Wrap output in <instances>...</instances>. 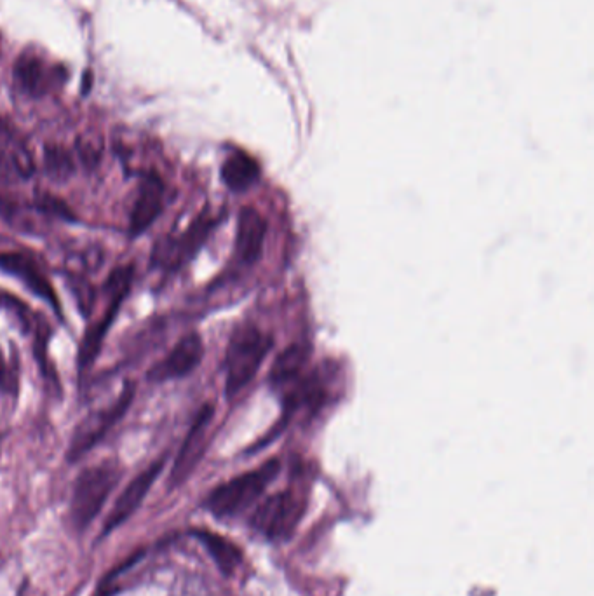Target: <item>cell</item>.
I'll list each match as a JSON object with an SVG mask.
<instances>
[{
  "label": "cell",
  "mask_w": 594,
  "mask_h": 596,
  "mask_svg": "<svg viewBox=\"0 0 594 596\" xmlns=\"http://www.w3.org/2000/svg\"><path fill=\"white\" fill-rule=\"evenodd\" d=\"M192 536L201 541L213 558V562L216 563V567L222 570V574L225 576H232L243 562V551L227 537L210 532V530H194Z\"/></svg>",
  "instance_id": "obj_17"
},
{
  "label": "cell",
  "mask_w": 594,
  "mask_h": 596,
  "mask_svg": "<svg viewBox=\"0 0 594 596\" xmlns=\"http://www.w3.org/2000/svg\"><path fill=\"white\" fill-rule=\"evenodd\" d=\"M135 391V384L126 382L112 405H108L107 408H102L82 420L72 434L67 452L68 461H79L81 457L88 454L89 450H93L114 429V426H117V422L128 414L129 407L135 398Z\"/></svg>",
  "instance_id": "obj_5"
},
{
  "label": "cell",
  "mask_w": 594,
  "mask_h": 596,
  "mask_svg": "<svg viewBox=\"0 0 594 596\" xmlns=\"http://www.w3.org/2000/svg\"><path fill=\"white\" fill-rule=\"evenodd\" d=\"M0 309L13 312L21 325L25 326L27 330H30V326H32V321H30V311H28L27 305L23 304L21 300L13 297V295H9L7 292H0Z\"/></svg>",
  "instance_id": "obj_22"
},
{
  "label": "cell",
  "mask_w": 594,
  "mask_h": 596,
  "mask_svg": "<svg viewBox=\"0 0 594 596\" xmlns=\"http://www.w3.org/2000/svg\"><path fill=\"white\" fill-rule=\"evenodd\" d=\"M0 386L4 387L6 391H14V379L11 377L9 366L2 358V353H0Z\"/></svg>",
  "instance_id": "obj_23"
},
{
  "label": "cell",
  "mask_w": 594,
  "mask_h": 596,
  "mask_svg": "<svg viewBox=\"0 0 594 596\" xmlns=\"http://www.w3.org/2000/svg\"><path fill=\"white\" fill-rule=\"evenodd\" d=\"M133 278H135L133 265H121L110 272V276L103 285V293L107 295L105 311L93 325L89 326L88 332L84 333V339H82L81 349H79V372L84 373L89 370V366L93 365L98 358V354L102 351L103 340L107 337L110 326L114 325L115 318L121 311V305L128 297Z\"/></svg>",
  "instance_id": "obj_3"
},
{
  "label": "cell",
  "mask_w": 594,
  "mask_h": 596,
  "mask_svg": "<svg viewBox=\"0 0 594 596\" xmlns=\"http://www.w3.org/2000/svg\"><path fill=\"white\" fill-rule=\"evenodd\" d=\"M14 79L18 88L28 96H44L56 84V79L49 74L46 63L37 55L25 53L14 65Z\"/></svg>",
  "instance_id": "obj_15"
},
{
  "label": "cell",
  "mask_w": 594,
  "mask_h": 596,
  "mask_svg": "<svg viewBox=\"0 0 594 596\" xmlns=\"http://www.w3.org/2000/svg\"><path fill=\"white\" fill-rule=\"evenodd\" d=\"M164 464H166L164 457H161L159 461L152 462L149 468L142 471L136 478H133L128 487L124 488V492L117 497L114 508H112L110 515L107 516V520L103 523L102 537L112 534L114 530L121 527L122 523L128 522L129 518L135 515L138 508L145 501V497L149 494L150 488H152V485L156 483L157 478L161 475Z\"/></svg>",
  "instance_id": "obj_11"
},
{
  "label": "cell",
  "mask_w": 594,
  "mask_h": 596,
  "mask_svg": "<svg viewBox=\"0 0 594 596\" xmlns=\"http://www.w3.org/2000/svg\"><path fill=\"white\" fill-rule=\"evenodd\" d=\"M204 358V344L201 335L196 332L185 335L176 342V346L169 351L166 358L150 368L147 379L150 382H168V380L182 379L194 372L201 365Z\"/></svg>",
  "instance_id": "obj_10"
},
{
  "label": "cell",
  "mask_w": 594,
  "mask_h": 596,
  "mask_svg": "<svg viewBox=\"0 0 594 596\" xmlns=\"http://www.w3.org/2000/svg\"><path fill=\"white\" fill-rule=\"evenodd\" d=\"M304 511L305 502L302 501V497L288 490L279 492L267 497L255 509L251 516V527L269 541H286L297 530Z\"/></svg>",
  "instance_id": "obj_6"
},
{
  "label": "cell",
  "mask_w": 594,
  "mask_h": 596,
  "mask_svg": "<svg viewBox=\"0 0 594 596\" xmlns=\"http://www.w3.org/2000/svg\"><path fill=\"white\" fill-rule=\"evenodd\" d=\"M164 204H166V185L162 182V178L157 173H145L129 215V234L133 238L142 236L143 232L161 217Z\"/></svg>",
  "instance_id": "obj_12"
},
{
  "label": "cell",
  "mask_w": 594,
  "mask_h": 596,
  "mask_svg": "<svg viewBox=\"0 0 594 596\" xmlns=\"http://www.w3.org/2000/svg\"><path fill=\"white\" fill-rule=\"evenodd\" d=\"M77 154L81 157L82 163L93 168L100 163V157H102V140L91 138V136H81L77 140Z\"/></svg>",
  "instance_id": "obj_21"
},
{
  "label": "cell",
  "mask_w": 594,
  "mask_h": 596,
  "mask_svg": "<svg viewBox=\"0 0 594 596\" xmlns=\"http://www.w3.org/2000/svg\"><path fill=\"white\" fill-rule=\"evenodd\" d=\"M89 88H91V72L84 75V84H82V93H88Z\"/></svg>",
  "instance_id": "obj_24"
},
{
  "label": "cell",
  "mask_w": 594,
  "mask_h": 596,
  "mask_svg": "<svg viewBox=\"0 0 594 596\" xmlns=\"http://www.w3.org/2000/svg\"><path fill=\"white\" fill-rule=\"evenodd\" d=\"M274 346L269 333L258 330L257 326H239L230 337L225 356V394L234 398L244 387L255 379L260 366Z\"/></svg>",
  "instance_id": "obj_1"
},
{
  "label": "cell",
  "mask_w": 594,
  "mask_h": 596,
  "mask_svg": "<svg viewBox=\"0 0 594 596\" xmlns=\"http://www.w3.org/2000/svg\"><path fill=\"white\" fill-rule=\"evenodd\" d=\"M309 358H311V347L304 342H297V344L286 347L272 365L269 375L270 382L286 384V382L295 379L304 370Z\"/></svg>",
  "instance_id": "obj_18"
},
{
  "label": "cell",
  "mask_w": 594,
  "mask_h": 596,
  "mask_svg": "<svg viewBox=\"0 0 594 596\" xmlns=\"http://www.w3.org/2000/svg\"><path fill=\"white\" fill-rule=\"evenodd\" d=\"M222 180L232 192H244L260 180V164L250 154L237 150L222 164Z\"/></svg>",
  "instance_id": "obj_16"
},
{
  "label": "cell",
  "mask_w": 594,
  "mask_h": 596,
  "mask_svg": "<svg viewBox=\"0 0 594 596\" xmlns=\"http://www.w3.org/2000/svg\"><path fill=\"white\" fill-rule=\"evenodd\" d=\"M0 271L21 281L30 292L34 293L35 297L48 302L49 307L56 311L61 318L60 298L54 292L46 272L42 271L41 265L37 264L34 258L28 257L20 251H2L0 253Z\"/></svg>",
  "instance_id": "obj_9"
},
{
  "label": "cell",
  "mask_w": 594,
  "mask_h": 596,
  "mask_svg": "<svg viewBox=\"0 0 594 596\" xmlns=\"http://www.w3.org/2000/svg\"><path fill=\"white\" fill-rule=\"evenodd\" d=\"M265 236H267V220L260 211L246 206L239 211L236 232V255L243 264H255L262 257Z\"/></svg>",
  "instance_id": "obj_13"
},
{
  "label": "cell",
  "mask_w": 594,
  "mask_h": 596,
  "mask_svg": "<svg viewBox=\"0 0 594 596\" xmlns=\"http://www.w3.org/2000/svg\"><path fill=\"white\" fill-rule=\"evenodd\" d=\"M44 168H46L49 177L60 182L72 175L74 159H72V154L63 147H48L44 152Z\"/></svg>",
  "instance_id": "obj_19"
},
{
  "label": "cell",
  "mask_w": 594,
  "mask_h": 596,
  "mask_svg": "<svg viewBox=\"0 0 594 596\" xmlns=\"http://www.w3.org/2000/svg\"><path fill=\"white\" fill-rule=\"evenodd\" d=\"M117 481L119 471L112 464L84 469L77 476L70 501V522L75 530L82 532L95 522Z\"/></svg>",
  "instance_id": "obj_4"
},
{
  "label": "cell",
  "mask_w": 594,
  "mask_h": 596,
  "mask_svg": "<svg viewBox=\"0 0 594 596\" xmlns=\"http://www.w3.org/2000/svg\"><path fill=\"white\" fill-rule=\"evenodd\" d=\"M279 469H281L279 461L272 459L262 464L260 468L225 481L206 497L204 508L208 509L215 518H222V520L241 515L262 497L270 481L279 475Z\"/></svg>",
  "instance_id": "obj_2"
},
{
  "label": "cell",
  "mask_w": 594,
  "mask_h": 596,
  "mask_svg": "<svg viewBox=\"0 0 594 596\" xmlns=\"http://www.w3.org/2000/svg\"><path fill=\"white\" fill-rule=\"evenodd\" d=\"M37 210L46 213V215H53V217L61 218V220H67V222L77 220L74 217V211L70 210L61 199L51 196V194H41L37 197Z\"/></svg>",
  "instance_id": "obj_20"
},
{
  "label": "cell",
  "mask_w": 594,
  "mask_h": 596,
  "mask_svg": "<svg viewBox=\"0 0 594 596\" xmlns=\"http://www.w3.org/2000/svg\"><path fill=\"white\" fill-rule=\"evenodd\" d=\"M216 225L218 220L204 211L180 236L164 238L156 243L152 251V264L162 271L175 272L182 269L183 265L189 264L201 251Z\"/></svg>",
  "instance_id": "obj_7"
},
{
  "label": "cell",
  "mask_w": 594,
  "mask_h": 596,
  "mask_svg": "<svg viewBox=\"0 0 594 596\" xmlns=\"http://www.w3.org/2000/svg\"><path fill=\"white\" fill-rule=\"evenodd\" d=\"M0 168L11 170L16 177L20 178H30L35 171L32 152L2 119H0Z\"/></svg>",
  "instance_id": "obj_14"
},
{
  "label": "cell",
  "mask_w": 594,
  "mask_h": 596,
  "mask_svg": "<svg viewBox=\"0 0 594 596\" xmlns=\"http://www.w3.org/2000/svg\"><path fill=\"white\" fill-rule=\"evenodd\" d=\"M213 417H215L213 405H204L197 412L196 419L185 436L182 448L176 455L175 464H173L171 475H169V487L176 488L178 485H182L183 481H187L199 461L203 459L204 450L208 447V431H210Z\"/></svg>",
  "instance_id": "obj_8"
}]
</instances>
